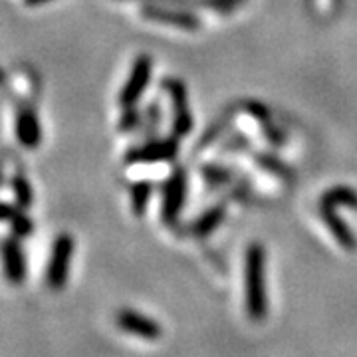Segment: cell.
<instances>
[{
	"label": "cell",
	"mask_w": 357,
	"mask_h": 357,
	"mask_svg": "<svg viewBox=\"0 0 357 357\" xmlns=\"http://www.w3.org/2000/svg\"><path fill=\"white\" fill-rule=\"evenodd\" d=\"M117 324L123 332L137 335L143 340H159L163 335V328L155 319L143 316L139 312L123 310L117 314Z\"/></svg>",
	"instance_id": "obj_2"
},
{
	"label": "cell",
	"mask_w": 357,
	"mask_h": 357,
	"mask_svg": "<svg viewBox=\"0 0 357 357\" xmlns=\"http://www.w3.org/2000/svg\"><path fill=\"white\" fill-rule=\"evenodd\" d=\"M220 220H222V208H217V211L206 213L201 220H197V225H195V234L206 236L208 232H213V230L217 229V225Z\"/></svg>",
	"instance_id": "obj_9"
},
{
	"label": "cell",
	"mask_w": 357,
	"mask_h": 357,
	"mask_svg": "<svg viewBox=\"0 0 357 357\" xmlns=\"http://www.w3.org/2000/svg\"><path fill=\"white\" fill-rule=\"evenodd\" d=\"M175 155V143H159V145H149L147 149H141V153H133V157L139 159H171Z\"/></svg>",
	"instance_id": "obj_8"
},
{
	"label": "cell",
	"mask_w": 357,
	"mask_h": 357,
	"mask_svg": "<svg viewBox=\"0 0 357 357\" xmlns=\"http://www.w3.org/2000/svg\"><path fill=\"white\" fill-rule=\"evenodd\" d=\"M149 74H151V62H149V58L141 56L139 60L133 64L131 76H129L123 91H121V103L123 105H133L139 100V96L149 82Z\"/></svg>",
	"instance_id": "obj_3"
},
{
	"label": "cell",
	"mask_w": 357,
	"mask_h": 357,
	"mask_svg": "<svg viewBox=\"0 0 357 357\" xmlns=\"http://www.w3.org/2000/svg\"><path fill=\"white\" fill-rule=\"evenodd\" d=\"M183 195H185V177L175 175L167 185L165 201H163V218L167 222H173L177 217L178 208L183 204Z\"/></svg>",
	"instance_id": "obj_5"
},
{
	"label": "cell",
	"mask_w": 357,
	"mask_h": 357,
	"mask_svg": "<svg viewBox=\"0 0 357 357\" xmlns=\"http://www.w3.org/2000/svg\"><path fill=\"white\" fill-rule=\"evenodd\" d=\"M16 133L22 145L34 147L40 141V126L36 115L32 112H22L18 115V123H16Z\"/></svg>",
	"instance_id": "obj_7"
},
{
	"label": "cell",
	"mask_w": 357,
	"mask_h": 357,
	"mask_svg": "<svg viewBox=\"0 0 357 357\" xmlns=\"http://www.w3.org/2000/svg\"><path fill=\"white\" fill-rule=\"evenodd\" d=\"M171 91H173V102H175V133L185 135L191 129V115L187 109L185 89L181 84H171Z\"/></svg>",
	"instance_id": "obj_6"
},
{
	"label": "cell",
	"mask_w": 357,
	"mask_h": 357,
	"mask_svg": "<svg viewBox=\"0 0 357 357\" xmlns=\"http://www.w3.org/2000/svg\"><path fill=\"white\" fill-rule=\"evenodd\" d=\"M74 252V243L70 236H60L58 243L54 244V256L50 264V282L52 286H62L68 274V260Z\"/></svg>",
	"instance_id": "obj_4"
},
{
	"label": "cell",
	"mask_w": 357,
	"mask_h": 357,
	"mask_svg": "<svg viewBox=\"0 0 357 357\" xmlns=\"http://www.w3.org/2000/svg\"><path fill=\"white\" fill-rule=\"evenodd\" d=\"M147 192H149V187L147 185H141V187H135V191H133V208H135V213L141 215L143 213V208H145V203H147Z\"/></svg>",
	"instance_id": "obj_10"
},
{
	"label": "cell",
	"mask_w": 357,
	"mask_h": 357,
	"mask_svg": "<svg viewBox=\"0 0 357 357\" xmlns=\"http://www.w3.org/2000/svg\"><path fill=\"white\" fill-rule=\"evenodd\" d=\"M30 4H34V2H46V0H28Z\"/></svg>",
	"instance_id": "obj_11"
},
{
	"label": "cell",
	"mask_w": 357,
	"mask_h": 357,
	"mask_svg": "<svg viewBox=\"0 0 357 357\" xmlns=\"http://www.w3.org/2000/svg\"><path fill=\"white\" fill-rule=\"evenodd\" d=\"M264 248L260 244H250L246 250V266H244V288H246V307L248 316L256 321L266 318V264H264Z\"/></svg>",
	"instance_id": "obj_1"
}]
</instances>
